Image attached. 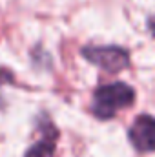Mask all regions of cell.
I'll return each instance as SVG.
<instances>
[{
  "label": "cell",
  "instance_id": "1",
  "mask_svg": "<svg viewBox=\"0 0 155 157\" xmlns=\"http://www.w3.org/2000/svg\"><path fill=\"white\" fill-rule=\"evenodd\" d=\"M135 101H137V91L128 82L113 80L99 84L91 93L89 113L99 121H112L119 112L131 108Z\"/></svg>",
  "mask_w": 155,
  "mask_h": 157
},
{
  "label": "cell",
  "instance_id": "2",
  "mask_svg": "<svg viewBox=\"0 0 155 157\" xmlns=\"http://www.w3.org/2000/svg\"><path fill=\"white\" fill-rule=\"evenodd\" d=\"M80 57L104 73L119 75L131 66V55L119 44H88L80 48Z\"/></svg>",
  "mask_w": 155,
  "mask_h": 157
},
{
  "label": "cell",
  "instance_id": "3",
  "mask_svg": "<svg viewBox=\"0 0 155 157\" xmlns=\"http://www.w3.org/2000/svg\"><path fill=\"white\" fill-rule=\"evenodd\" d=\"M126 137L137 154H155V115L139 113L128 126Z\"/></svg>",
  "mask_w": 155,
  "mask_h": 157
},
{
  "label": "cell",
  "instance_id": "4",
  "mask_svg": "<svg viewBox=\"0 0 155 157\" xmlns=\"http://www.w3.org/2000/svg\"><path fill=\"white\" fill-rule=\"evenodd\" d=\"M37 130H39L42 139L33 143L26 150L24 157H55V148H57L60 132L55 126L53 119L46 112H40L39 117H37Z\"/></svg>",
  "mask_w": 155,
  "mask_h": 157
},
{
  "label": "cell",
  "instance_id": "5",
  "mask_svg": "<svg viewBox=\"0 0 155 157\" xmlns=\"http://www.w3.org/2000/svg\"><path fill=\"white\" fill-rule=\"evenodd\" d=\"M13 80V73L6 68H0V84H6V82H11Z\"/></svg>",
  "mask_w": 155,
  "mask_h": 157
},
{
  "label": "cell",
  "instance_id": "6",
  "mask_svg": "<svg viewBox=\"0 0 155 157\" xmlns=\"http://www.w3.org/2000/svg\"><path fill=\"white\" fill-rule=\"evenodd\" d=\"M146 28H148V31L152 33V37L155 39V13H152V15L146 18Z\"/></svg>",
  "mask_w": 155,
  "mask_h": 157
}]
</instances>
